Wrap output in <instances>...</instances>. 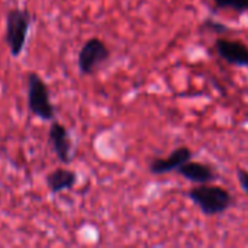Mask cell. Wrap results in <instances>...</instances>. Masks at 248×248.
<instances>
[{
    "label": "cell",
    "instance_id": "8",
    "mask_svg": "<svg viewBox=\"0 0 248 248\" xmlns=\"http://www.w3.org/2000/svg\"><path fill=\"white\" fill-rule=\"evenodd\" d=\"M177 173L180 176H183L185 179L193 182V183H211L217 179V170L205 163H199V161H186L183 166H180L177 169Z\"/></svg>",
    "mask_w": 248,
    "mask_h": 248
},
{
    "label": "cell",
    "instance_id": "4",
    "mask_svg": "<svg viewBox=\"0 0 248 248\" xmlns=\"http://www.w3.org/2000/svg\"><path fill=\"white\" fill-rule=\"evenodd\" d=\"M109 55H110L109 48L100 38L94 36L87 39L81 46L77 58L80 73L84 76L93 74L109 58Z\"/></svg>",
    "mask_w": 248,
    "mask_h": 248
},
{
    "label": "cell",
    "instance_id": "5",
    "mask_svg": "<svg viewBox=\"0 0 248 248\" xmlns=\"http://www.w3.org/2000/svg\"><path fill=\"white\" fill-rule=\"evenodd\" d=\"M48 140L57 158L62 164H68L71 161V148H73L68 129L62 124L52 121L49 131H48Z\"/></svg>",
    "mask_w": 248,
    "mask_h": 248
},
{
    "label": "cell",
    "instance_id": "9",
    "mask_svg": "<svg viewBox=\"0 0 248 248\" xmlns=\"http://www.w3.org/2000/svg\"><path fill=\"white\" fill-rule=\"evenodd\" d=\"M45 183L52 193L71 190L77 183V173L70 169H55L45 177Z\"/></svg>",
    "mask_w": 248,
    "mask_h": 248
},
{
    "label": "cell",
    "instance_id": "6",
    "mask_svg": "<svg viewBox=\"0 0 248 248\" xmlns=\"http://www.w3.org/2000/svg\"><path fill=\"white\" fill-rule=\"evenodd\" d=\"M215 49L227 62L238 67H248V46L241 41L219 38L215 42Z\"/></svg>",
    "mask_w": 248,
    "mask_h": 248
},
{
    "label": "cell",
    "instance_id": "1",
    "mask_svg": "<svg viewBox=\"0 0 248 248\" xmlns=\"http://www.w3.org/2000/svg\"><path fill=\"white\" fill-rule=\"evenodd\" d=\"M192 202L208 217L224 214L232 205L231 193L221 186L202 183L189 190Z\"/></svg>",
    "mask_w": 248,
    "mask_h": 248
},
{
    "label": "cell",
    "instance_id": "7",
    "mask_svg": "<svg viewBox=\"0 0 248 248\" xmlns=\"http://www.w3.org/2000/svg\"><path fill=\"white\" fill-rule=\"evenodd\" d=\"M192 150L187 147H179L166 158H155L150 164V171L153 174H166L170 171H177L180 166H183L186 161L192 160Z\"/></svg>",
    "mask_w": 248,
    "mask_h": 248
},
{
    "label": "cell",
    "instance_id": "2",
    "mask_svg": "<svg viewBox=\"0 0 248 248\" xmlns=\"http://www.w3.org/2000/svg\"><path fill=\"white\" fill-rule=\"evenodd\" d=\"M32 23V15L26 9H10L6 15L4 39L12 57H19L26 45L28 33Z\"/></svg>",
    "mask_w": 248,
    "mask_h": 248
},
{
    "label": "cell",
    "instance_id": "10",
    "mask_svg": "<svg viewBox=\"0 0 248 248\" xmlns=\"http://www.w3.org/2000/svg\"><path fill=\"white\" fill-rule=\"evenodd\" d=\"M218 9H231L237 13L248 12V0H214Z\"/></svg>",
    "mask_w": 248,
    "mask_h": 248
},
{
    "label": "cell",
    "instance_id": "3",
    "mask_svg": "<svg viewBox=\"0 0 248 248\" xmlns=\"http://www.w3.org/2000/svg\"><path fill=\"white\" fill-rule=\"evenodd\" d=\"M28 109L41 121H54L55 118V108L51 102L49 89L33 71L28 74Z\"/></svg>",
    "mask_w": 248,
    "mask_h": 248
},
{
    "label": "cell",
    "instance_id": "11",
    "mask_svg": "<svg viewBox=\"0 0 248 248\" xmlns=\"http://www.w3.org/2000/svg\"><path fill=\"white\" fill-rule=\"evenodd\" d=\"M237 177H238V182L241 185V187L244 189V192L248 195V171L243 167H238L237 169Z\"/></svg>",
    "mask_w": 248,
    "mask_h": 248
}]
</instances>
